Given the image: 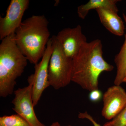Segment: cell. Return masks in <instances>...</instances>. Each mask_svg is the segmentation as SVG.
I'll use <instances>...</instances> for the list:
<instances>
[{
  "instance_id": "cell-18",
  "label": "cell",
  "mask_w": 126,
  "mask_h": 126,
  "mask_svg": "<svg viewBox=\"0 0 126 126\" xmlns=\"http://www.w3.org/2000/svg\"><path fill=\"white\" fill-rule=\"evenodd\" d=\"M123 83H126V72L125 74V77H124V79H123Z\"/></svg>"
},
{
  "instance_id": "cell-15",
  "label": "cell",
  "mask_w": 126,
  "mask_h": 126,
  "mask_svg": "<svg viewBox=\"0 0 126 126\" xmlns=\"http://www.w3.org/2000/svg\"><path fill=\"white\" fill-rule=\"evenodd\" d=\"M103 94L102 92L98 89H95L90 92L89 95V98L91 101L93 102H99L102 98Z\"/></svg>"
},
{
  "instance_id": "cell-8",
  "label": "cell",
  "mask_w": 126,
  "mask_h": 126,
  "mask_svg": "<svg viewBox=\"0 0 126 126\" xmlns=\"http://www.w3.org/2000/svg\"><path fill=\"white\" fill-rule=\"evenodd\" d=\"M56 37L65 55L72 59L82 46L87 42L80 25L74 28L63 29L58 33Z\"/></svg>"
},
{
  "instance_id": "cell-10",
  "label": "cell",
  "mask_w": 126,
  "mask_h": 126,
  "mask_svg": "<svg viewBox=\"0 0 126 126\" xmlns=\"http://www.w3.org/2000/svg\"><path fill=\"white\" fill-rule=\"evenodd\" d=\"M102 24L111 33L118 36L124 35L125 25L117 12L108 9L96 10Z\"/></svg>"
},
{
  "instance_id": "cell-5",
  "label": "cell",
  "mask_w": 126,
  "mask_h": 126,
  "mask_svg": "<svg viewBox=\"0 0 126 126\" xmlns=\"http://www.w3.org/2000/svg\"><path fill=\"white\" fill-rule=\"evenodd\" d=\"M27 81L28 86L18 88L14 92L15 97L12 102L14 107L12 109L31 126H46L39 121L35 112L32 99L33 82L28 79Z\"/></svg>"
},
{
  "instance_id": "cell-16",
  "label": "cell",
  "mask_w": 126,
  "mask_h": 126,
  "mask_svg": "<svg viewBox=\"0 0 126 126\" xmlns=\"http://www.w3.org/2000/svg\"><path fill=\"white\" fill-rule=\"evenodd\" d=\"M78 117L80 119H88L92 123L94 126H102L97 123L94 120L93 117L90 114H88L87 111L83 113L79 112L78 115Z\"/></svg>"
},
{
  "instance_id": "cell-14",
  "label": "cell",
  "mask_w": 126,
  "mask_h": 126,
  "mask_svg": "<svg viewBox=\"0 0 126 126\" xmlns=\"http://www.w3.org/2000/svg\"><path fill=\"white\" fill-rule=\"evenodd\" d=\"M103 126H126V105L116 116Z\"/></svg>"
},
{
  "instance_id": "cell-9",
  "label": "cell",
  "mask_w": 126,
  "mask_h": 126,
  "mask_svg": "<svg viewBox=\"0 0 126 126\" xmlns=\"http://www.w3.org/2000/svg\"><path fill=\"white\" fill-rule=\"evenodd\" d=\"M102 98V115L107 120L111 121L116 116L126 105V92L121 86L115 85L109 88Z\"/></svg>"
},
{
  "instance_id": "cell-13",
  "label": "cell",
  "mask_w": 126,
  "mask_h": 126,
  "mask_svg": "<svg viewBox=\"0 0 126 126\" xmlns=\"http://www.w3.org/2000/svg\"><path fill=\"white\" fill-rule=\"evenodd\" d=\"M0 126H31L24 118L18 114L4 116L0 117Z\"/></svg>"
},
{
  "instance_id": "cell-6",
  "label": "cell",
  "mask_w": 126,
  "mask_h": 126,
  "mask_svg": "<svg viewBox=\"0 0 126 126\" xmlns=\"http://www.w3.org/2000/svg\"><path fill=\"white\" fill-rule=\"evenodd\" d=\"M52 52V43L50 38L41 61L35 65L34 74L28 78L33 82L32 99L34 107L38 103L43 92L50 86L48 81V68Z\"/></svg>"
},
{
  "instance_id": "cell-11",
  "label": "cell",
  "mask_w": 126,
  "mask_h": 126,
  "mask_svg": "<svg viewBox=\"0 0 126 126\" xmlns=\"http://www.w3.org/2000/svg\"><path fill=\"white\" fill-rule=\"evenodd\" d=\"M120 1L119 0H90L85 4L78 7L77 13L79 18L84 19L89 11L93 9H108L118 13L117 4Z\"/></svg>"
},
{
  "instance_id": "cell-17",
  "label": "cell",
  "mask_w": 126,
  "mask_h": 126,
  "mask_svg": "<svg viewBox=\"0 0 126 126\" xmlns=\"http://www.w3.org/2000/svg\"><path fill=\"white\" fill-rule=\"evenodd\" d=\"M61 126L58 122H55L53 123L51 125L49 126Z\"/></svg>"
},
{
  "instance_id": "cell-2",
  "label": "cell",
  "mask_w": 126,
  "mask_h": 126,
  "mask_svg": "<svg viewBox=\"0 0 126 126\" xmlns=\"http://www.w3.org/2000/svg\"><path fill=\"white\" fill-rule=\"evenodd\" d=\"M49 22L45 16L33 15L23 21L14 39L21 52L32 64L41 60L50 39Z\"/></svg>"
},
{
  "instance_id": "cell-1",
  "label": "cell",
  "mask_w": 126,
  "mask_h": 126,
  "mask_svg": "<svg viewBox=\"0 0 126 126\" xmlns=\"http://www.w3.org/2000/svg\"><path fill=\"white\" fill-rule=\"evenodd\" d=\"M101 40L86 43L72 59V82L89 92L98 89V78L104 72H110L113 66L104 59Z\"/></svg>"
},
{
  "instance_id": "cell-19",
  "label": "cell",
  "mask_w": 126,
  "mask_h": 126,
  "mask_svg": "<svg viewBox=\"0 0 126 126\" xmlns=\"http://www.w3.org/2000/svg\"><path fill=\"white\" fill-rule=\"evenodd\" d=\"M70 126V125H67V126Z\"/></svg>"
},
{
  "instance_id": "cell-12",
  "label": "cell",
  "mask_w": 126,
  "mask_h": 126,
  "mask_svg": "<svg viewBox=\"0 0 126 126\" xmlns=\"http://www.w3.org/2000/svg\"><path fill=\"white\" fill-rule=\"evenodd\" d=\"M123 16L126 25L125 40L119 53L115 56L114 62L117 68L116 74L114 83L115 85L121 86L126 72V15L123 14Z\"/></svg>"
},
{
  "instance_id": "cell-7",
  "label": "cell",
  "mask_w": 126,
  "mask_h": 126,
  "mask_svg": "<svg viewBox=\"0 0 126 126\" xmlns=\"http://www.w3.org/2000/svg\"><path fill=\"white\" fill-rule=\"evenodd\" d=\"M29 0H11L4 17L0 16V40L14 33L30 4Z\"/></svg>"
},
{
  "instance_id": "cell-3",
  "label": "cell",
  "mask_w": 126,
  "mask_h": 126,
  "mask_svg": "<svg viewBox=\"0 0 126 126\" xmlns=\"http://www.w3.org/2000/svg\"><path fill=\"white\" fill-rule=\"evenodd\" d=\"M15 33L1 40L0 44V96L13 94L16 80L24 72L27 59L15 41Z\"/></svg>"
},
{
  "instance_id": "cell-4",
  "label": "cell",
  "mask_w": 126,
  "mask_h": 126,
  "mask_svg": "<svg viewBox=\"0 0 126 126\" xmlns=\"http://www.w3.org/2000/svg\"><path fill=\"white\" fill-rule=\"evenodd\" d=\"M52 52L48 68L50 86L55 90L67 86L72 82L73 61L66 56L56 38H50Z\"/></svg>"
}]
</instances>
